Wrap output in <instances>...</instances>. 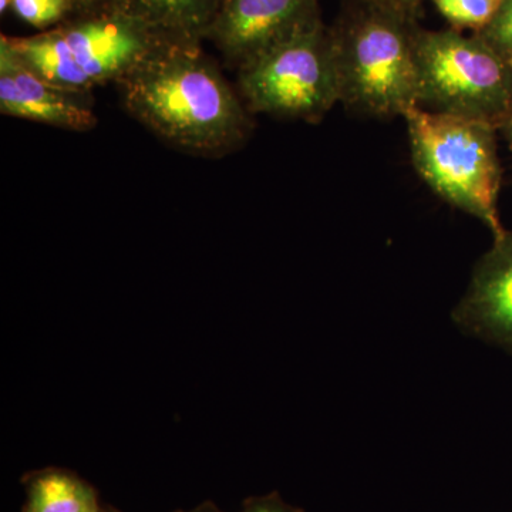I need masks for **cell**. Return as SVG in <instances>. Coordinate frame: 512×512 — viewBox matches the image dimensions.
I'll list each match as a JSON object with an SVG mask.
<instances>
[{"instance_id": "obj_17", "label": "cell", "mask_w": 512, "mask_h": 512, "mask_svg": "<svg viewBox=\"0 0 512 512\" xmlns=\"http://www.w3.org/2000/svg\"><path fill=\"white\" fill-rule=\"evenodd\" d=\"M242 512H288L278 501L262 500L247 505Z\"/></svg>"}, {"instance_id": "obj_14", "label": "cell", "mask_w": 512, "mask_h": 512, "mask_svg": "<svg viewBox=\"0 0 512 512\" xmlns=\"http://www.w3.org/2000/svg\"><path fill=\"white\" fill-rule=\"evenodd\" d=\"M477 36L505 60L512 59V0H504L493 22L477 33Z\"/></svg>"}, {"instance_id": "obj_21", "label": "cell", "mask_w": 512, "mask_h": 512, "mask_svg": "<svg viewBox=\"0 0 512 512\" xmlns=\"http://www.w3.org/2000/svg\"><path fill=\"white\" fill-rule=\"evenodd\" d=\"M508 64H510V67H511V72H512V59L511 60H507Z\"/></svg>"}, {"instance_id": "obj_16", "label": "cell", "mask_w": 512, "mask_h": 512, "mask_svg": "<svg viewBox=\"0 0 512 512\" xmlns=\"http://www.w3.org/2000/svg\"><path fill=\"white\" fill-rule=\"evenodd\" d=\"M69 3L73 16H80L110 8L116 0H69Z\"/></svg>"}, {"instance_id": "obj_13", "label": "cell", "mask_w": 512, "mask_h": 512, "mask_svg": "<svg viewBox=\"0 0 512 512\" xmlns=\"http://www.w3.org/2000/svg\"><path fill=\"white\" fill-rule=\"evenodd\" d=\"M13 15L40 32L72 18L69 0H12Z\"/></svg>"}, {"instance_id": "obj_22", "label": "cell", "mask_w": 512, "mask_h": 512, "mask_svg": "<svg viewBox=\"0 0 512 512\" xmlns=\"http://www.w3.org/2000/svg\"><path fill=\"white\" fill-rule=\"evenodd\" d=\"M100 512H103V511H100Z\"/></svg>"}, {"instance_id": "obj_4", "label": "cell", "mask_w": 512, "mask_h": 512, "mask_svg": "<svg viewBox=\"0 0 512 512\" xmlns=\"http://www.w3.org/2000/svg\"><path fill=\"white\" fill-rule=\"evenodd\" d=\"M414 168L431 190L478 218L495 239L507 232L498 217L501 170L494 127L416 106L404 114Z\"/></svg>"}, {"instance_id": "obj_3", "label": "cell", "mask_w": 512, "mask_h": 512, "mask_svg": "<svg viewBox=\"0 0 512 512\" xmlns=\"http://www.w3.org/2000/svg\"><path fill=\"white\" fill-rule=\"evenodd\" d=\"M2 37L40 79L80 93L119 83L163 42L141 20L117 5L72 16L36 35Z\"/></svg>"}, {"instance_id": "obj_9", "label": "cell", "mask_w": 512, "mask_h": 512, "mask_svg": "<svg viewBox=\"0 0 512 512\" xmlns=\"http://www.w3.org/2000/svg\"><path fill=\"white\" fill-rule=\"evenodd\" d=\"M460 318L512 345V235L495 239L493 251L478 265Z\"/></svg>"}, {"instance_id": "obj_10", "label": "cell", "mask_w": 512, "mask_h": 512, "mask_svg": "<svg viewBox=\"0 0 512 512\" xmlns=\"http://www.w3.org/2000/svg\"><path fill=\"white\" fill-rule=\"evenodd\" d=\"M222 0H116L114 5L170 42H204Z\"/></svg>"}, {"instance_id": "obj_2", "label": "cell", "mask_w": 512, "mask_h": 512, "mask_svg": "<svg viewBox=\"0 0 512 512\" xmlns=\"http://www.w3.org/2000/svg\"><path fill=\"white\" fill-rule=\"evenodd\" d=\"M413 18L355 5L332 32L340 103L362 116L387 119L419 106L417 28Z\"/></svg>"}, {"instance_id": "obj_8", "label": "cell", "mask_w": 512, "mask_h": 512, "mask_svg": "<svg viewBox=\"0 0 512 512\" xmlns=\"http://www.w3.org/2000/svg\"><path fill=\"white\" fill-rule=\"evenodd\" d=\"M0 113L76 133H87L99 124L92 93L72 92L40 79L2 36Z\"/></svg>"}, {"instance_id": "obj_7", "label": "cell", "mask_w": 512, "mask_h": 512, "mask_svg": "<svg viewBox=\"0 0 512 512\" xmlns=\"http://www.w3.org/2000/svg\"><path fill=\"white\" fill-rule=\"evenodd\" d=\"M318 15V0H222L205 40L238 70Z\"/></svg>"}, {"instance_id": "obj_11", "label": "cell", "mask_w": 512, "mask_h": 512, "mask_svg": "<svg viewBox=\"0 0 512 512\" xmlns=\"http://www.w3.org/2000/svg\"><path fill=\"white\" fill-rule=\"evenodd\" d=\"M25 512H100L96 493L69 471L47 468L28 480Z\"/></svg>"}, {"instance_id": "obj_5", "label": "cell", "mask_w": 512, "mask_h": 512, "mask_svg": "<svg viewBox=\"0 0 512 512\" xmlns=\"http://www.w3.org/2000/svg\"><path fill=\"white\" fill-rule=\"evenodd\" d=\"M419 107L490 124L512 120V72L480 36L456 29L419 30Z\"/></svg>"}, {"instance_id": "obj_20", "label": "cell", "mask_w": 512, "mask_h": 512, "mask_svg": "<svg viewBox=\"0 0 512 512\" xmlns=\"http://www.w3.org/2000/svg\"><path fill=\"white\" fill-rule=\"evenodd\" d=\"M507 137L508 140H510L512 146V120L510 121V123H507Z\"/></svg>"}, {"instance_id": "obj_12", "label": "cell", "mask_w": 512, "mask_h": 512, "mask_svg": "<svg viewBox=\"0 0 512 512\" xmlns=\"http://www.w3.org/2000/svg\"><path fill=\"white\" fill-rule=\"evenodd\" d=\"M504 0H433L440 15L456 30H481L487 28Z\"/></svg>"}, {"instance_id": "obj_1", "label": "cell", "mask_w": 512, "mask_h": 512, "mask_svg": "<svg viewBox=\"0 0 512 512\" xmlns=\"http://www.w3.org/2000/svg\"><path fill=\"white\" fill-rule=\"evenodd\" d=\"M117 86L128 116L192 156H228L251 134L244 101L200 42L163 40Z\"/></svg>"}, {"instance_id": "obj_6", "label": "cell", "mask_w": 512, "mask_h": 512, "mask_svg": "<svg viewBox=\"0 0 512 512\" xmlns=\"http://www.w3.org/2000/svg\"><path fill=\"white\" fill-rule=\"evenodd\" d=\"M237 72L249 113L318 123L340 103L332 32L319 15Z\"/></svg>"}, {"instance_id": "obj_19", "label": "cell", "mask_w": 512, "mask_h": 512, "mask_svg": "<svg viewBox=\"0 0 512 512\" xmlns=\"http://www.w3.org/2000/svg\"><path fill=\"white\" fill-rule=\"evenodd\" d=\"M12 8V0H0V13L8 12Z\"/></svg>"}, {"instance_id": "obj_15", "label": "cell", "mask_w": 512, "mask_h": 512, "mask_svg": "<svg viewBox=\"0 0 512 512\" xmlns=\"http://www.w3.org/2000/svg\"><path fill=\"white\" fill-rule=\"evenodd\" d=\"M352 2L355 5L387 10V12L399 13V15L414 19L424 0H352Z\"/></svg>"}, {"instance_id": "obj_18", "label": "cell", "mask_w": 512, "mask_h": 512, "mask_svg": "<svg viewBox=\"0 0 512 512\" xmlns=\"http://www.w3.org/2000/svg\"><path fill=\"white\" fill-rule=\"evenodd\" d=\"M188 512H220L217 510V508L214 507L212 504H205L202 505V507L195 508V510L188 511Z\"/></svg>"}]
</instances>
